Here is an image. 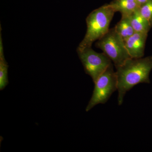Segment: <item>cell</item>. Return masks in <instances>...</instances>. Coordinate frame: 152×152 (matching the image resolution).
I'll return each mask as SVG.
<instances>
[{"mask_svg": "<svg viewBox=\"0 0 152 152\" xmlns=\"http://www.w3.org/2000/svg\"><path fill=\"white\" fill-rule=\"evenodd\" d=\"M115 12L109 4H106L90 13L86 19V33L77 48V52L91 48L94 42L99 39L108 31Z\"/></svg>", "mask_w": 152, "mask_h": 152, "instance_id": "7a4b0ae2", "label": "cell"}, {"mask_svg": "<svg viewBox=\"0 0 152 152\" xmlns=\"http://www.w3.org/2000/svg\"><path fill=\"white\" fill-rule=\"evenodd\" d=\"M148 33L135 32L124 40L125 47L131 58H142Z\"/></svg>", "mask_w": 152, "mask_h": 152, "instance_id": "8992f818", "label": "cell"}, {"mask_svg": "<svg viewBox=\"0 0 152 152\" xmlns=\"http://www.w3.org/2000/svg\"><path fill=\"white\" fill-rule=\"evenodd\" d=\"M115 28L124 41L135 33L131 24L129 16H122L121 19Z\"/></svg>", "mask_w": 152, "mask_h": 152, "instance_id": "30bf717a", "label": "cell"}, {"mask_svg": "<svg viewBox=\"0 0 152 152\" xmlns=\"http://www.w3.org/2000/svg\"><path fill=\"white\" fill-rule=\"evenodd\" d=\"M139 11L142 16L148 21L152 27V0L140 6Z\"/></svg>", "mask_w": 152, "mask_h": 152, "instance_id": "8fae6325", "label": "cell"}, {"mask_svg": "<svg viewBox=\"0 0 152 152\" xmlns=\"http://www.w3.org/2000/svg\"><path fill=\"white\" fill-rule=\"evenodd\" d=\"M118 104H123L126 93L140 83H150L152 69V56L145 58H130L121 65L116 67Z\"/></svg>", "mask_w": 152, "mask_h": 152, "instance_id": "6da1fadb", "label": "cell"}, {"mask_svg": "<svg viewBox=\"0 0 152 152\" xmlns=\"http://www.w3.org/2000/svg\"><path fill=\"white\" fill-rule=\"evenodd\" d=\"M96 46L111 60L115 67L121 65L131 58L125 47L124 41L115 27L110 29L98 40Z\"/></svg>", "mask_w": 152, "mask_h": 152, "instance_id": "3957f363", "label": "cell"}, {"mask_svg": "<svg viewBox=\"0 0 152 152\" xmlns=\"http://www.w3.org/2000/svg\"><path fill=\"white\" fill-rule=\"evenodd\" d=\"M77 53L86 74L91 76L94 83L112 64L111 60L104 53H97L91 47Z\"/></svg>", "mask_w": 152, "mask_h": 152, "instance_id": "5b68a950", "label": "cell"}, {"mask_svg": "<svg viewBox=\"0 0 152 152\" xmlns=\"http://www.w3.org/2000/svg\"><path fill=\"white\" fill-rule=\"evenodd\" d=\"M133 28L135 32L148 33L151 26L147 20L142 16L139 9L129 16Z\"/></svg>", "mask_w": 152, "mask_h": 152, "instance_id": "ba28073f", "label": "cell"}, {"mask_svg": "<svg viewBox=\"0 0 152 152\" xmlns=\"http://www.w3.org/2000/svg\"><path fill=\"white\" fill-rule=\"evenodd\" d=\"M109 4L115 12L121 13L122 16H130L140 7L137 0H113Z\"/></svg>", "mask_w": 152, "mask_h": 152, "instance_id": "52a82bcc", "label": "cell"}, {"mask_svg": "<svg viewBox=\"0 0 152 152\" xmlns=\"http://www.w3.org/2000/svg\"><path fill=\"white\" fill-rule=\"evenodd\" d=\"M149 1V0H137V1L138 3L140 6H141L143 4H144L147 2V1Z\"/></svg>", "mask_w": 152, "mask_h": 152, "instance_id": "7c38bea8", "label": "cell"}, {"mask_svg": "<svg viewBox=\"0 0 152 152\" xmlns=\"http://www.w3.org/2000/svg\"><path fill=\"white\" fill-rule=\"evenodd\" d=\"M9 66L4 56L1 34L0 35V90H4L9 84L8 70Z\"/></svg>", "mask_w": 152, "mask_h": 152, "instance_id": "9c48e42d", "label": "cell"}, {"mask_svg": "<svg viewBox=\"0 0 152 152\" xmlns=\"http://www.w3.org/2000/svg\"><path fill=\"white\" fill-rule=\"evenodd\" d=\"M94 83V88L86 108V112L99 104L106 103L112 94L118 90L116 74L112 64Z\"/></svg>", "mask_w": 152, "mask_h": 152, "instance_id": "277c9868", "label": "cell"}]
</instances>
